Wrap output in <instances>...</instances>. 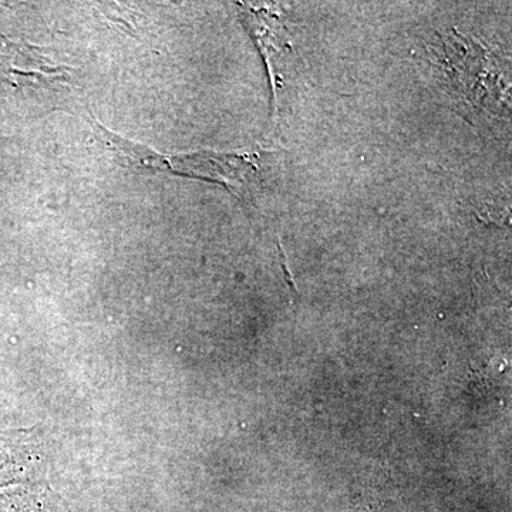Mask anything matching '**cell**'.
Here are the masks:
<instances>
[{
	"mask_svg": "<svg viewBox=\"0 0 512 512\" xmlns=\"http://www.w3.org/2000/svg\"><path fill=\"white\" fill-rule=\"evenodd\" d=\"M73 73L39 47L0 35V104L56 109L72 99Z\"/></svg>",
	"mask_w": 512,
	"mask_h": 512,
	"instance_id": "7a4b0ae2",
	"label": "cell"
},
{
	"mask_svg": "<svg viewBox=\"0 0 512 512\" xmlns=\"http://www.w3.org/2000/svg\"><path fill=\"white\" fill-rule=\"evenodd\" d=\"M96 126L101 140L114 153H119L123 163L141 173H170L211 181L221 184L248 204H255L256 197L264 188L266 164L256 154L207 151L185 156H165L153 148L111 133L100 123H96Z\"/></svg>",
	"mask_w": 512,
	"mask_h": 512,
	"instance_id": "6da1fadb",
	"label": "cell"
}]
</instances>
